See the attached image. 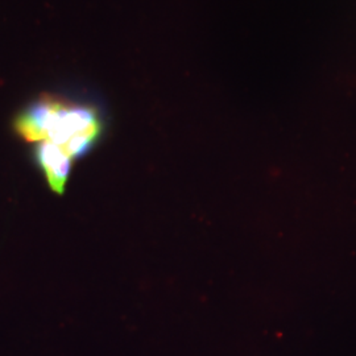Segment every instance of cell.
<instances>
[{
	"instance_id": "1",
	"label": "cell",
	"mask_w": 356,
	"mask_h": 356,
	"mask_svg": "<svg viewBox=\"0 0 356 356\" xmlns=\"http://www.w3.org/2000/svg\"><path fill=\"white\" fill-rule=\"evenodd\" d=\"M102 134V122L94 107L60 101L51 118L48 139L72 159L89 151Z\"/></svg>"
},
{
	"instance_id": "2",
	"label": "cell",
	"mask_w": 356,
	"mask_h": 356,
	"mask_svg": "<svg viewBox=\"0 0 356 356\" xmlns=\"http://www.w3.org/2000/svg\"><path fill=\"white\" fill-rule=\"evenodd\" d=\"M60 99L44 95L31 104L15 120V128L26 141H44L48 139L51 118Z\"/></svg>"
},
{
	"instance_id": "3",
	"label": "cell",
	"mask_w": 356,
	"mask_h": 356,
	"mask_svg": "<svg viewBox=\"0 0 356 356\" xmlns=\"http://www.w3.org/2000/svg\"><path fill=\"white\" fill-rule=\"evenodd\" d=\"M38 163L45 172L48 184L53 191L63 194L69 177L73 159L51 141H40L36 149Z\"/></svg>"
}]
</instances>
